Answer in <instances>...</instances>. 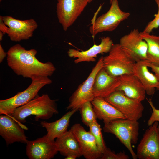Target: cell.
<instances>
[{
    "instance_id": "36",
    "label": "cell",
    "mask_w": 159,
    "mask_h": 159,
    "mask_svg": "<svg viewBox=\"0 0 159 159\" xmlns=\"http://www.w3.org/2000/svg\"><path fill=\"white\" fill-rule=\"evenodd\" d=\"M2 1V0H0V1L1 2V1Z\"/></svg>"
},
{
    "instance_id": "12",
    "label": "cell",
    "mask_w": 159,
    "mask_h": 159,
    "mask_svg": "<svg viewBox=\"0 0 159 159\" xmlns=\"http://www.w3.org/2000/svg\"><path fill=\"white\" fill-rule=\"evenodd\" d=\"M119 44L136 62L146 60L148 45L138 29H134L122 37Z\"/></svg>"
},
{
    "instance_id": "24",
    "label": "cell",
    "mask_w": 159,
    "mask_h": 159,
    "mask_svg": "<svg viewBox=\"0 0 159 159\" xmlns=\"http://www.w3.org/2000/svg\"><path fill=\"white\" fill-rule=\"evenodd\" d=\"M81 116L82 120L86 126L89 125L96 120V117L91 101L84 103L79 109Z\"/></svg>"
},
{
    "instance_id": "32",
    "label": "cell",
    "mask_w": 159,
    "mask_h": 159,
    "mask_svg": "<svg viewBox=\"0 0 159 159\" xmlns=\"http://www.w3.org/2000/svg\"><path fill=\"white\" fill-rule=\"evenodd\" d=\"M3 35H4L3 33L1 32V31H0V41H1L3 39Z\"/></svg>"
},
{
    "instance_id": "27",
    "label": "cell",
    "mask_w": 159,
    "mask_h": 159,
    "mask_svg": "<svg viewBox=\"0 0 159 159\" xmlns=\"http://www.w3.org/2000/svg\"><path fill=\"white\" fill-rule=\"evenodd\" d=\"M155 1L158 6V13L155 15V18L148 23L143 31L144 32L150 34L153 29L159 27V0Z\"/></svg>"
},
{
    "instance_id": "28",
    "label": "cell",
    "mask_w": 159,
    "mask_h": 159,
    "mask_svg": "<svg viewBox=\"0 0 159 159\" xmlns=\"http://www.w3.org/2000/svg\"><path fill=\"white\" fill-rule=\"evenodd\" d=\"M147 100L153 110L151 115L147 121L148 126H150L155 121L159 122V109L155 107L151 99Z\"/></svg>"
},
{
    "instance_id": "29",
    "label": "cell",
    "mask_w": 159,
    "mask_h": 159,
    "mask_svg": "<svg viewBox=\"0 0 159 159\" xmlns=\"http://www.w3.org/2000/svg\"><path fill=\"white\" fill-rule=\"evenodd\" d=\"M145 62L147 66L150 68L152 71L155 73V75L159 81V66L153 65L148 62L146 60Z\"/></svg>"
},
{
    "instance_id": "6",
    "label": "cell",
    "mask_w": 159,
    "mask_h": 159,
    "mask_svg": "<svg viewBox=\"0 0 159 159\" xmlns=\"http://www.w3.org/2000/svg\"><path fill=\"white\" fill-rule=\"evenodd\" d=\"M108 11L93 21L89 28L90 33L94 38L96 35L103 32H112L120 24L130 16L129 12L123 11L120 8L118 0H112Z\"/></svg>"
},
{
    "instance_id": "19",
    "label": "cell",
    "mask_w": 159,
    "mask_h": 159,
    "mask_svg": "<svg viewBox=\"0 0 159 159\" xmlns=\"http://www.w3.org/2000/svg\"><path fill=\"white\" fill-rule=\"evenodd\" d=\"M97 118L104 124L112 120L126 118L104 98L96 97L91 101Z\"/></svg>"
},
{
    "instance_id": "3",
    "label": "cell",
    "mask_w": 159,
    "mask_h": 159,
    "mask_svg": "<svg viewBox=\"0 0 159 159\" xmlns=\"http://www.w3.org/2000/svg\"><path fill=\"white\" fill-rule=\"evenodd\" d=\"M139 123L138 121L127 119H120L104 124L105 132L114 135L127 149L133 159H137L132 144L137 143Z\"/></svg>"
},
{
    "instance_id": "25",
    "label": "cell",
    "mask_w": 159,
    "mask_h": 159,
    "mask_svg": "<svg viewBox=\"0 0 159 159\" xmlns=\"http://www.w3.org/2000/svg\"><path fill=\"white\" fill-rule=\"evenodd\" d=\"M88 127L89 131L94 136L98 148L102 154L107 147L103 139L100 125L96 120L90 124Z\"/></svg>"
},
{
    "instance_id": "17",
    "label": "cell",
    "mask_w": 159,
    "mask_h": 159,
    "mask_svg": "<svg viewBox=\"0 0 159 159\" xmlns=\"http://www.w3.org/2000/svg\"><path fill=\"white\" fill-rule=\"evenodd\" d=\"M120 83L118 77L110 74L103 67L97 73L93 87L95 97L105 98L116 90Z\"/></svg>"
},
{
    "instance_id": "30",
    "label": "cell",
    "mask_w": 159,
    "mask_h": 159,
    "mask_svg": "<svg viewBox=\"0 0 159 159\" xmlns=\"http://www.w3.org/2000/svg\"><path fill=\"white\" fill-rule=\"evenodd\" d=\"M7 53L4 52L1 44H0V62L1 63L4 58L7 56Z\"/></svg>"
},
{
    "instance_id": "22",
    "label": "cell",
    "mask_w": 159,
    "mask_h": 159,
    "mask_svg": "<svg viewBox=\"0 0 159 159\" xmlns=\"http://www.w3.org/2000/svg\"><path fill=\"white\" fill-rule=\"evenodd\" d=\"M78 110L77 109L70 110L60 118L52 122H41V125L45 128L47 131L46 135L48 138L54 141L55 138L60 137L65 133L67 131L71 117Z\"/></svg>"
},
{
    "instance_id": "8",
    "label": "cell",
    "mask_w": 159,
    "mask_h": 159,
    "mask_svg": "<svg viewBox=\"0 0 159 159\" xmlns=\"http://www.w3.org/2000/svg\"><path fill=\"white\" fill-rule=\"evenodd\" d=\"M105 99L126 119L138 121L142 117L144 107L141 102L129 98L121 91H115Z\"/></svg>"
},
{
    "instance_id": "23",
    "label": "cell",
    "mask_w": 159,
    "mask_h": 159,
    "mask_svg": "<svg viewBox=\"0 0 159 159\" xmlns=\"http://www.w3.org/2000/svg\"><path fill=\"white\" fill-rule=\"evenodd\" d=\"M140 33L143 39L148 45L146 60L153 65L159 66V36L143 32Z\"/></svg>"
},
{
    "instance_id": "9",
    "label": "cell",
    "mask_w": 159,
    "mask_h": 159,
    "mask_svg": "<svg viewBox=\"0 0 159 159\" xmlns=\"http://www.w3.org/2000/svg\"><path fill=\"white\" fill-rule=\"evenodd\" d=\"M56 12L59 23L66 31L79 17L88 3L87 0H57Z\"/></svg>"
},
{
    "instance_id": "16",
    "label": "cell",
    "mask_w": 159,
    "mask_h": 159,
    "mask_svg": "<svg viewBox=\"0 0 159 159\" xmlns=\"http://www.w3.org/2000/svg\"><path fill=\"white\" fill-rule=\"evenodd\" d=\"M113 44L110 37H104L101 38L99 44H94L88 50L80 52L75 49H70L67 54L69 57L76 58L74 60L75 64L84 62H95L97 54L109 53Z\"/></svg>"
},
{
    "instance_id": "10",
    "label": "cell",
    "mask_w": 159,
    "mask_h": 159,
    "mask_svg": "<svg viewBox=\"0 0 159 159\" xmlns=\"http://www.w3.org/2000/svg\"><path fill=\"white\" fill-rule=\"evenodd\" d=\"M1 16L7 26L6 34L12 41L29 39L38 27L37 22L33 19L21 20L9 16Z\"/></svg>"
},
{
    "instance_id": "14",
    "label": "cell",
    "mask_w": 159,
    "mask_h": 159,
    "mask_svg": "<svg viewBox=\"0 0 159 159\" xmlns=\"http://www.w3.org/2000/svg\"><path fill=\"white\" fill-rule=\"evenodd\" d=\"M26 154L30 159H50L54 158L57 151L55 141L46 135L26 143Z\"/></svg>"
},
{
    "instance_id": "20",
    "label": "cell",
    "mask_w": 159,
    "mask_h": 159,
    "mask_svg": "<svg viewBox=\"0 0 159 159\" xmlns=\"http://www.w3.org/2000/svg\"><path fill=\"white\" fill-rule=\"evenodd\" d=\"M145 60L137 62L134 66L133 74L139 79L145 89L146 94L153 95L155 89L159 90V81L156 76L149 71Z\"/></svg>"
},
{
    "instance_id": "2",
    "label": "cell",
    "mask_w": 159,
    "mask_h": 159,
    "mask_svg": "<svg viewBox=\"0 0 159 159\" xmlns=\"http://www.w3.org/2000/svg\"><path fill=\"white\" fill-rule=\"evenodd\" d=\"M58 113L56 100L50 98L47 94L37 95L26 104L16 108L10 115L24 129L28 128L22 123L28 116H35V120H47Z\"/></svg>"
},
{
    "instance_id": "1",
    "label": "cell",
    "mask_w": 159,
    "mask_h": 159,
    "mask_svg": "<svg viewBox=\"0 0 159 159\" xmlns=\"http://www.w3.org/2000/svg\"><path fill=\"white\" fill-rule=\"evenodd\" d=\"M8 66L17 75L30 78L52 75L56 70L50 62L43 63L36 57L37 51L27 50L19 44L11 47L7 52Z\"/></svg>"
},
{
    "instance_id": "34",
    "label": "cell",
    "mask_w": 159,
    "mask_h": 159,
    "mask_svg": "<svg viewBox=\"0 0 159 159\" xmlns=\"http://www.w3.org/2000/svg\"><path fill=\"white\" fill-rule=\"evenodd\" d=\"M112 0H110V4H111V3L112 2Z\"/></svg>"
},
{
    "instance_id": "4",
    "label": "cell",
    "mask_w": 159,
    "mask_h": 159,
    "mask_svg": "<svg viewBox=\"0 0 159 159\" xmlns=\"http://www.w3.org/2000/svg\"><path fill=\"white\" fill-rule=\"evenodd\" d=\"M31 79L30 85L25 90L10 98L0 100V115H10L16 108L35 97L44 86L52 82L51 79L47 77H34Z\"/></svg>"
},
{
    "instance_id": "18",
    "label": "cell",
    "mask_w": 159,
    "mask_h": 159,
    "mask_svg": "<svg viewBox=\"0 0 159 159\" xmlns=\"http://www.w3.org/2000/svg\"><path fill=\"white\" fill-rule=\"evenodd\" d=\"M120 81L116 91L122 92L127 97L142 102L145 98L146 91L138 78L133 74L118 77Z\"/></svg>"
},
{
    "instance_id": "7",
    "label": "cell",
    "mask_w": 159,
    "mask_h": 159,
    "mask_svg": "<svg viewBox=\"0 0 159 159\" xmlns=\"http://www.w3.org/2000/svg\"><path fill=\"white\" fill-rule=\"evenodd\" d=\"M103 58L102 56L99 58L87 79L79 85L70 96L67 110H79L84 103L91 102L95 97L93 91V84L97 73L103 67Z\"/></svg>"
},
{
    "instance_id": "35",
    "label": "cell",
    "mask_w": 159,
    "mask_h": 159,
    "mask_svg": "<svg viewBox=\"0 0 159 159\" xmlns=\"http://www.w3.org/2000/svg\"><path fill=\"white\" fill-rule=\"evenodd\" d=\"M158 130H159V124H158Z\"/></svg>"
},
{
    "instance_id": "11",
    "label": "cell",
    "mask_w": 159,
    "mask_h": 159,
    "mask_svg": "<svg viewBox=\"0 0 159 159\" xmlns=\"http://www.w3.org/2000/svg\"><path fill=\"white\" fill-rule=\"evenodd\" d=\"M158 124L155 121L145 130L137 148V158L159 159Z\"/></svg>"
},
{
    "instance_id": "31",
    "label": "cell",
    "mask_w": 159,
    "mask_h": 159,
    "mask_svg": "<svg viewBox=\"0 0 159 159\" xmlns=\"http://www.w3.org/2000/svg\"><path fill=\"white\" fill-rule=\"evenodd\" d=\"M77 158L73 155H69L66 157L65 159H75Z\"/></svg>"
},
{
    "instance_id": "21",
    "label": "cell",
    "mask_w": 159,
    "mask_h": 159,
    "mask_svg": "<svg viewBox=\"0 0 159 159\" xmlns=\"http://www.w3.org/2000/svg\"><path fill=\"white\" fill-rule=\"evenodd\" d=\"M55 143L57 151L63 156L73 155L77 158L82 156L78 142L70 130L57 138Z\"/></svg>"
},
{
    "instance_id": "5",
    "label": "cell",
    "mask_w": 159,
    "mask_h": 159,
    "mask_svg": "<svg viewBox=\"0 0 159 159\" xmlns=\"http://www.w3.org/2000/svg\"><path fill=\"white\" fill-rule=\"evenodd\" d=\"M135 61L119 43L113 44L108 54L103 58V67L110 75L119 77L133 74Z\"/></svg>"
},
{
    "instance_id": "33",
    "label": "cell",
    "mask_w": 159,
    "mask_h": 159,
    "mask_svg": "<svg viewBox=\"0 0 159 159\" xmlns=\"http://www.w3.org/2000/svg\"><path fill=\"white\" fill-rule=\"evenodd\" d=\"M89 3L91 2L93 0H87Z\"/></svg>"
},
{
    "instance_id": "13",
    "label": "cell",
    "mask_w": 159,
    "mask_h": 159,
    "mask_svg": "<svg viewBox=\"0 0 159 159\" xmlns=\"http://www.w3.org/2000/svg\"><path fill=\"white\" fill-rule=\"evenodd\" d=\"M80 146L82 155L86 159H100L102 155L95 138L89 131H86L80 124L76 123L71 128Z\"/></svg>"
},
{
    "instance_id": "15",
    "label": "cell",
    "mask_w": 159,
    "mask_h": 159,
    "mask_svg": "<svg viewBox=\"0 0 159 159\" xmlns=\"http://www.w3.org/2000/svg\"><path fill=\"white\" fill-rule=\"evenodd\" d=\"M24 130L9 115L0 116V135L9 145L14 142L26 143L28 141Z\"/></svg>"
},
{
    "instance_id": "26",
    "label": "cell",
    "mask_w": 159,
    "mask_h": 159,
    "mask_svg": "<svg viewBox=\"0 0 159 159\" xmlns=\"http://www.w3.org/2000/svg\"><path fill=\"white\" fill-rule=\"evenodd\" d=\"M129 158L124 152L116 153L110 148H107L102 153L101 159H128Z\"/></svg>"
}]
</instances>
